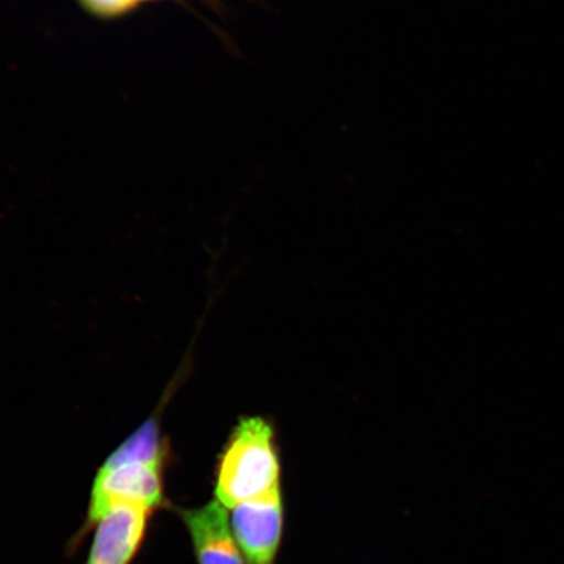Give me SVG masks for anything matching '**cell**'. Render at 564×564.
<instances>
[{
  "mask_svg": "<svg viewBox=\"0 0 564 564\" xmlns=\"http://www.w3.org/2000/svg\"><path fill=\"white\" fill-rule=\"evenodd\" d=\"M281 488V464L273 429L263 419H245L218 462L215 497L228 511Z\"/></svg>",
  "mask_w": 564,
  "mask_h": 564,
  "instance_id": "cell-1",
  "label": "cell"
},
{
  "mask_svg": "<svg viewBox=\"0 0 564 564\" xmlns=\"http://www.w3.org/2000/svg\"><path fill=\"white\" fill-rule=\"evenodd\" d=\"M230 525L247 564H276L285 527L282 489L230 510Z\"/></svg>",
  "mask_w": 564,
  "mask_h": 564,
  "instance_id": "cell-2",
  "label": "cell"
},
{
  "mask_svg": "<svg viewBox=\"0 0 564 564\" xmlns=\"http://www.w3.org/2000/svg\"><path fill=\"white\" fill-rule=\"evenodd\" d=\"M117 503H133L156 511L164 503L161 464L104 465L91 490L88 524H96Z\"/></svg>",
  "mask_w": 564,
  "mask_h": 564,
  "instance_id": "cell-3",
  "label": "cell"
},
{
  "mask_svg": "<svg viewBox=\"0 0 564 564\" xmlns=\"http://www.w3.org/2000/svg\"><path fill=\"white\" fill-rule=\"evenodd\" d=\"M152 513L133 503L112 506L96 523L86 564H131L143 545Z\"/></svg>",
  "mask_w": 564,
  "mask_h": 564,
  "instance_id": "cell-4",
  "label": "cell"
},
{
  "mask_svg": "<svg viewBox=\"0 0 564 564\" xmlns=\"http://www.w3.org/2000/svg\"><path fill=\"white\" fill-rule=\"evenodd\" d=\"M197 564H247L230 525L228 510L217 500L199 509L178 510Z\"/></svg>",
  "mask_w": 564,
  "mask_h": 564,
  "instance_id": "cell-5",
  "label": "cell"
},
{
  "mask_svg": "<svg viewBox=\"0 0 564 564\" xmlns=\"http://www.w3.org/2000/svg\"><path fill=\"white\" fill-rule=\"evenodd\" d=\"M161 462L162 454L156 429L145 427L119 447L104 465L105 467H117V465L129 463L161 464Z\"/></svg>",
  "mask_w": 564,
  "mask_h": 564,
  "instance_id": "cell-6",
  "label": "cell"
},
{
  "mask_svg": "<svg viewBox=\"0 0 564 564\" xmlns=\"http://www.w3.org/2000/svg\"><path fill=\"white\" fill-rule=\"evenodd\" d=\"M140 3L148 2V0H139Z\"/></svg>",
  "mask_w": 564,
  "mask_h": 564,
  "instance_id": "cell-7",
  "label": "cell"
}]
</instances>
